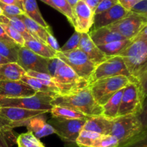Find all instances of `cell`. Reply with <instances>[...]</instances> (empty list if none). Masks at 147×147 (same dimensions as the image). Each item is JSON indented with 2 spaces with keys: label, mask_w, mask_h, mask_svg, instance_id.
<instances>
[{
  "label": "cell",
  "mask_w": 147,
  "mask_h": 147,
  "mask_svg": "<svg viewBox=\"0 0 147 147\" xmlns=\"http://www.w3.org/2000/svg\"><path fill=\"white\" fill-rule=\"evenodd\" d=\"M122 57L134 81L146 88L147 76V38L136 36L131 43L119 55Z\"/></svg>",
  "instance_id": "obj_1"
},
{
  "label": "cell",
  "mask_w": 147,
  "mask_h": 147,
  "mask_svg": "<svg viewBox=\"0 0 147 147\" xmlns=\"http://www.w3.org/2000/svg\"><path fill=\"white\" fill-rule=\"evenodd\" d=\"M50 104L72 108L88 117L103 113V108L96 103L91 94L89 86L65 95L55 94Z\"/></svg>",
  "instance_id": "obj_2"
},
{
  "label": "cell",
  "mask_w": 147,
  "mask_h": 147,
  "mask_svg": "<svg viewBox=\"0 0 147 147\" xmlns=\"http://www.w3.org/2000/svg\"><path fill=\"white\" fill-rule=\"evenodd\" d=\"M110 135L118 139L119 146L145 137L146 131L139 115H126L112 120Z\"/></svg>",
  "instance_id": "obj_3"
},
{
  "label": "cell",
  "mask_w": 147,
  "mask_h": 147,
  "mask_svg": "<svg viewBox=\"0 0 147 147\" xmlns=\"http://www.w3.org/2000/svg\"><path fill=\"white\" fill-rule=\"evenodd\" d=\"M146 88L134 81H131L123 89L118 116L139 115L144 110Z\"/></svg>",
  "instance_id": "obj_4"
},
{
  "label": "cell",
  "mask_w": 147,
  "mask_h": 147,
  "mask_svg": "<svg viewBox=\"0 0 147 147\" xmlns=\"http://www.w3.org/2000/svg\"><path fill=\"white\" fill-rule=\"evenodd\" d=\"M130 82L129 78L119 76L100 79L88 86L94 100L103 106L116 92L124 88Z\"/></svg>",
  "instance_id": "obj_5"
},
{
  "label": "cell",
  "mask_w": 147,
  "mask_h": 147,
  "mask_svg": "<svg viewBox=\"0 0 147 147\" xmlns=\"http://www.w3.org/2000/svg\"><path fill=\"white\" fill-rule=\"evenodd\" d=\"M55 93L37 92L34 95L20 98H0V107H16L34 111H45L50 113V104Z\"/></svg>",
  "instance_id": "obj_6"
},
{
  "label": "cell",
  "mask_w": 147,
  "mask_h": 147,
  "mask_svg": "<svg viewBox=\"0 0 147 147\" xmlns=\"http://www.w3.org/2000/svg\"><path fill=\"white\" fill-rule=\"evenodd\" d=\"M56 57L70 66L79 77L87 83L96 67V65L92 63L87 55L79 48L66 53L57 52Z\"/></svg>",
  "instance_id": "obj_7"
},
{
  "label": "cell",
  "mask_w": 147,
  "mask_h": 147,
  "mask_svg": "<svg viewBox=\"0 0 147 147\" xmlns=\"http://www.w3.org/2000/svg\"><path fill=\"white\" fill-rule=\"evenodd\" d=\"M52 77L58 84L60 91L59 95L68 94L88 86L86 80L79 77L70 66L62 60Z\"/></svg>",
  "instance_id": "obj_8"
},
{
  "label": "cell",
  "mask_w": 147,
  "mask_h": 147,
  "mask_svg": "<svg viewBox=\"0 0 147 147\" xmlns=\"http://www.w3.org/2000/svg\"><path fill=\"white\" fill-rule=\"evenodd\" d=\"M87 119H65L52 118L48 123L54 129L55 134L63 142L71 146H76V139L83 129Z\"/></svg>",
  "instance_id": "obj_9"
},
{
  "label": "cell",
  "mask_w": 147,
  "mask_h": 147,
  "mask_svg": "<svg viewBox=\"0 0 147 147\" xmlns=\"http://www.w3.org/2000/svg\"><path fill=\"white\" fill-rule=\"evenodd\" d=\"M146 26H147V16L129 11L127 16L107 27L120 34L126 40H133Z\"/></svg>",
  "instance_id": "obj_10"
},
{
  "label": "cell",
  "mask_w": 147,
  "mask_h": 147,
  "mask_svg": "<svg viewBox=\"0 0 147 147\" xmlns=\"http://www.w3.org/2000/svg\"><path fill=\"white\" fill-rule=\"evenodd\" d=\"M119 76H126L131 80L130 74L122 57L119 55L111 56L103 63L96 65L88 83L90 85L100 79Z\"/></svg>",
  "instance_id": "obj_11"
},
{
  "label": "cell",
  "mask_w": 147,
  "mask_h": 147,
  "mask_svg": "<svg viewBox=\"0 0 147 147\" xmlns=\"http://www.w3.org/2000/svg\"><path fill=\"white\" fill-rule=\"evenodd\" d=\"M48 60L37 55L24 46L20 47L18 50L17 63L25 72L30 70L49 74Z\"/></svg>",
  "instance_id": "obj_12"
},
{
  "label": "cell",
  "mask_w": 147,
  "mask_h": 147,
  "mask_svg": "<svg viewBox=\"0 0 147 147\" xmlns=\"http://www.w3.org/2000/svg\"><path fill=\"white\" fill-rule=\"evenodd\" d=\"M73 10L75 19V31L80 33H88L93 27L94 12L81 0L78 2Z\"/></svg>",
  "instance_id": "obj_13"
},
{
  "label": "cell",
  "mask_w": 147,
  "mask_h": 147,
  "mask_svg": "<svg viewBox=\"0 0 147 147\" xmlns=\"http://www.w3.org/2000/svg\"><path fill=\"white\" fill-rule=\"evenodd\" d=\"M129 13V11L118 3L103 12L94 14L92 30L107 27L127 16Z\"/></svg>",
  "instance_id": "obj_14"
},
{
  "label": "cell",
  "mask_w": 147,
  "mask_h": 147,
  "mask_svg": "<svg viewBox=\"0 0 147 147\" xmlns=\"http://www.w3.org/2000/svg\"><path fill=\"white\" fill-rule=\"evenodd\" d=\"M37 93L24 83L19 81L0 80V98L30 96Z\"/></svg>",
  "instance_id": "obj_15"
},
{
  "label": "cell",
  "mask_w": 147,
  "mask_h": 147,
  "mask_svg": "<svg viewBox=\"0 0 147 147\" xmlns=\"http://www.w3.org/2000/svg\"><path fill=\"white\" fill-rule=\"evenodd\" d=\"M78 48L82 50L87 55L89 60L96 65L103 63L109 57L105 55L99 50L98 46L94 44L90 39L88 33H81Z\"/></svg>",
  "instance_id": "obj_16"
},
{
  "label": "cell",
  "mask_w": 147,
  "mask_h": 147,
  "mask_svg": "<svg viewBox=\"0 0 147 147\" xmlns=\"http://www.w3.org/2000/svg\"><path fill=\"white\" fill-rule=\"evenodd\" d=\"M112 127V120L103 115L89 117L85 122L82 130L89 131L100 135H110Z\"/></svg>",
  "instance_id": "obj_17"
},
{
  "label": "cell",
  "mask_w": 147,
  "mask_h": 147,
  "mask_svg": "<svg viewBox=\"0 0 147 147\" xmlns=\"http://www.w3.org/2000/svg\"><path fill=\"white\" fill-rule=\"evenodd\" d=\"M88 34L92 41L97 46L103 45L112 42L126 40L120 34L113 31L108 27L90 30Z\"/></svg>",
  "instance_id": "obj_18"
},
{
  "label": "cell",
  "mask_w": 147,
  "mask_h": 147,
  "mask_svg": "<svg viewBox=\"0 0 147 147\" xmlns=\"http://www.w3.org/2000/svg\"><path fill=\"white\" fill-rule=\"evenodd\" d=\"M44 115H40L32 118L26 126L27 131L32 132L37 139L55 134L53 127L43 119Z\"/></svg>",
  "instance_id": "obj_19"
},
{
  "label": "cell",
  "mask_w": 147,
  "mask_h": 147,
  "mask_svg": "<svg viewBox=\"0 0 147 147\" xmlns=\"http://www.w3.org/2000/svg\"><path fill=\"white\" fill-rule=\"evenodd\" d=\"M25 73V70L17 63L0 65V80L19 81Z\"/></svg>",
  "instance_id": "obj_20"
},
{
  "label": "cell",
  "mask_w": 147,
  "mask_h": 147,
  "mask_svg": "<svg viewBox=\"0 0 147 147\" xmlns=\"http://www.w3.org/2000/svg\"><path fill=\"white\" fill-rule=\"evenodd\" d=\"M17 17L22 21L29 32L36 40H38V41L46 44L47 32V31H51V30H47L45 28L31 20L25 14H21V15L17 16Z\"/></svg>",
  "instance_id": "obj_21"
},
{
  "label": "cell",
  "mask_w": 147,
  "mask_h": 147,
  "mask_svg": "<svg viewBox=\"0 0 147 147\" xmlns=\"http://www.w3.org/2000/svg\"><path fill=\"white\" fill-rule=\"evenodd\" d=\"M24 14L31 20L37 22L47 30H52L51 27L44 20L40 11L36 0H25L23 3Z\"/></svg>",
  "instance_id": "obj_22"
},
{
  "label": "cell",
  "mask_w": 147,
  "mask_h": 147,
  "mask_svg": "<svg viewBox=\"0 0 147 147\" xmlns=\"http://www.w3.org/2000/svg\"><path fill=\"white\" fill-rule=\"evenodd\" d=\"M123 89L122 88L116 92L107 102L106 104L102 106L103 108V115L107 119L110 120H113L118 117L119 107L121 105L122 94H123Z\"/></svg>",
  "instance_id": "obj_23"
},
{
  "label": "cell",
  "mask_w": 147,
  "mask_h": 147,
  "mask_svg": "<svg viewBox=\"0 0 147 147\" xmlns=\"http://www.w3.org/2000/svg\"><path fill=\"white\" fill-rule=\"evenodd\" d=\"M24 46L36 55L41 56L44 58L53 59L56 57L57 55V52L53 50L47 45L34 39L24 42Z\"/></svg>",
  "instance_id": "obj_24"
},
{
  "label": "cell",
  "mask_w": 147,
  "mask_h": 147,
  "mask_svg": "<svg viewBox=\"0 0 147 147\" xmlns=\"http://www.w3.org/2000/svg\"><path fill=\"white\" fill-rule=\"evenodd\" d=\"M53 118H60L65 119H88V116L67 106H54L50 110Z\"/></svg>",
  "instance_id": "obj_25"
},
{
  "label": "cell",
  "mask_w": 147,
  "mask_h": 147,
  "mask_svg": "<svg viewBox=\"0 0 147 147\" xmlns=\"http://www.w3.org/2000/svg\"><path fill=\"white\" fill-rule=\"evenodd\" d=\"M132 40H123L119 41L112 42L108 44L99 45L98 47L99 50L108 57L111 56H117L121 53L131 43Z\"/></svg>",
  "instance_id": "obj_26"
},
{
  "label": "cell",
  "mask_w": 147,
  "mask_h": 147,
  "mask_svg": "<svg viewBox=\"0 0 147 147\" xmlns=\"http://www.w3.org/2000/svg\"><path fill=\"white\" fill-rule=\"evenodd\" d=\"M0 23H5V24L12 27L14 30H17L22 36L24 41L34 39L27 30L22 21L17 17H6L4 15L0 16Z\"/></svg>",
  "instance_id": "obj_27"
},
{
  "label": "cell",
  "mask_w": 147,
  "mask_h": 147,
  "mask_svg": "<svg viewBox=\"0 0 147 147\" xmlns=\"http://www.w3.org/2000/svg\"><path fill=\"white\" fill-rule=\"evenodd\" d=\"M26 75L36 78L38 81L42 83L43 85L50 88L55 94H60V93L58 84L55 81L53 78L50 75L46 74V73H38V72L30 71V70L26 72Z\"/></svg>",
  "instance_id": "obj_28"
},
{
  "label": "cell",
  "mask_w": 147,
  "mask_h": 147,
  "mask_svg": "<svg viewBox=\"0 0 147 147\" xmlns=\"http://www.w3.org/2000/svg\"><path fill=\"white\" fill-rule=\"evenodd\" d=\"M101 136L89 131L81 130L76 139V146L79 147H92L96 140Z\"/></svg>",
  "instance_id": "obj_29"
},
{
  "label": "cell",
  "mask_w": 147,
  "mask_h": 147,
  "mask_svg": "<svg viewBox=\"0 0 147 147\" xmlns=\"http://www.w3.org/2000/svg\"><path fill=\"white\" fill-rule=\"evenodd\" d=\"M55 7V9L60 11L67 19L73 27H75V19L73 10L66 0H51Z\"/></svg>",
  "instance_id": "obj_30"
},
{
  "label": "cell",
  "mask_w": 147,
  "mask_h": 147,
  "mask_svg": "<svg viewBox=\"0 0 147 147\" xmlns=\"http://www.w3.org/2000/svg\"><path fill=\"white\" fill-rule=\"evenodd\" d=\"M16 142L20 147H45L39 139L30 131L19 135Z\"/></svg>",
  "instance_id": "obj_31"
},
{
  "label": "cell",
  "mask_w": 147,
  "mask_h": 147,
  "mask_svg": "<svg viewBox=\"0 0 147 147\" xmlns=\"http://www.w3.org/2000/svg\"><path fill=\"white\" fill-rule=\"evenodd\" d=\"M20 46L10 45L0 41V55L5 57L12 63H17L18 50Z\"/></svg>",
  "instance_id": "obj_32"
},
{
  "label": "cell",
  "mask_w": 147,
  "mask_h": 147,
  "mask_svg": "<svg viewBox=\"0 0 147 147\" xmlns=\"http://www.w3.org/2000/svg\"><path fill=\"white\" fill-rule=\"evenodd\" d=\"M22 83H24V84H26L27 86H28L29 87L31 88L32 89L34 90L37 92H43V93H55L50 88L47 87L45 85H43L42 83H40V81L37 80L36 78L32 77H30V76L25 75L23 76L20 79Z\"/></svg>",
  "instance_id": "obj_33"
},
{
  "label": "cell",
  "mask_w": 147,
  "mask_h": 147,
  "mask_svg": "<svg viewBox=\"0 0 147 147\" xmlns=\"http://www.w3.org/2000/svg\"><path fill=\"white\" fill-rule=\"evenodd\" d=\"M0 24H1V27L4 29V31H5L7 36H8L13 42H15L17 45L20 46V47H24V42L25 41H24L22 36L17 30H14L12 27H11V26L9 25V24H5V23H0Z\"/></svg>",
  "instance_id": "obj_34"
},
{
  "label": "cell",
  "mask_w": 147,
  "mask_h": 147,
  "mask_svg": "<svg viewBox=\"0 0 147 147\" xmlns=\"http://www.w3.org/2000/svg\"><path fill=\"white\" fill-rule=\"evenodd\" d=\"M119 142L118 139L111 135H101L95 142L92 147H118Z\"/></svg>",
  "instance_id": "obj_35"
},
{
  "label": "cell",
  "mask_w": 147,
  "mask_h": 147,
  "mask_svg": "<svg viewBox=\"0 0 147 147\" xmlns=\"http://www.w3.org/2000/svg\"><path fill=\"white\" fill-rule=\"evenodd\" d=\"M80 37H81V33L75 31L73 35L67 40V42L63 47H60L59 52H60V53H66V52L71 51V50H74L78 48Z\"/></svg>",
  "instance_id": "obj_36"
},
{
  "label": "cell",
  "mask_w": 147,
  "mask_h": 147,
  "mask_svg": "<svg viewBox=\"0 0 147 147\" xmlns=\"http://www.w3.org/2000/svg\"><path fill=\"white\" fill-rule=\"evenodd\" d=\"M0 7L3 10V15L6 17H17V16L24 14V10L15 5H8L0 3Z\"/></svg>",
  "instance_id": "obj_37"
},
{
  "label": "cell",
  "mask_w": 147,
  "mask_h": 147,
  "mask_svg": "<svg viewBox=\"0 0 147 147\" xmlns=\"http://www.w3.org/2000/svg\"><path fill=\"white\" fill-rule=\"evenodd\" d=\"M129 11L134 14L147 16V0H139L135 3Z\"/></svg>",
  "instance_id": "obj_38"
},
{
  "label": "cell",
  "mask_w": 147,
  "mask_h": 147,
  "mask_svg": "<svg viewBox=\"0 0 147 147\" xmlns=\"http://www.w3.org/2000/svg\"><path fill=\"white\" fill-rule=\"evenodd\" d=\"M118 3H119L118 0H101L94 11V14L103 12L111 8Z\"/></svg>",
  "instance_id": "obj_39"
},
{
  "label": "cell",
  "mask_w": 147,
  "mask_h": 147,
  "mask_svg": "<svg viewBox=\"0 0 147 147\" xmlns=\"http://www.w3.org/2000/svg\"><path fill=\"white\" fill-rule=\"evenodd\" d=\"M46 44L51 47L53 50L55 51L59 52L60 51V46H59L58 42H57V40L55 37H54L53 34V32L51 31H47V39H46Z\"/></svg>",
  "instance_id": "obj_40"
},
{
  "label": "cell",
  "mask_w": 147,
  "mask_h": 147,
  "mask_svg": "<svg viewBox=\"0 0 147 147\" xmlns=\"http://www.w3.org/2000/svg\"><path fill=\"white\" fill-rule=\"evenodd\" d=\"M118 147H147L146 136L136 139V140L133 141V142H131L129 143Z\"/></svg>",
  "instance_id": "obj_41"
},
{
  "label": "cell",
  "mask_w": 147,
  "mask_h": 147,
  "mask_svg": "<svg viewBox=\"0 0 147 147\" xmlns=\"http://www.w3.org/2000/svg\"><path fill=\"white\" fill-rule=\"evenodd\" d=\"M61 60H60L57 57H55L53 59H49L48 60V71L49 75L51 76H53L54 73L55 72L56 69L57 68L58 65H60Z\"/></svg>",
  "instance_id": "obj_42"
},
{
  "label": "cell",
  "mask_w": 147,
  "mask_h": 147,
  "mask_svg": "<svg viewBox=\"0 0 147 147\" xmlns=\"http://www.w3.org/2000/svg\"><path fill=\"white\" fill-rule=\"evenodd\" d=\"M0 41L7 43V44L8 45H14V46L17 45L14 42H13L12 40H11V39L7 36V34H6L5 31H4V29L2 28V27H1V24H0Z\"/></svg>",
  "instance_id": "obj_43"
},
{
  "label": "cell",
  "mask_w": 147,
  "mask_h": 147,
  "mask_svg": "<svg viewBox=\"0 0 147 147\" xmlns=\"http://www.w3.org/2000/svg\"><path fill=\"white\" fill-rule=\"evenodd\" d=\"M138 1H139V0H118L119 4H120L122 7H124L128 11H129L130 9L132 7V6L135 3L137 2Z\"/></svg>",
  "instance_id": "obj_44"
},
{
  "label": "cell",
  "mask_w": 147,
  "mask_h": 147,
  "mask_svg": "<svg viewBox=\"0 0 147 147\" xmlns=\"http://www.w3.org/2000/svg\"><path fill=\"white\" fill-rule=\"evenodd\" d=\"M0 3L4 4H8V5H15L23 9V4L20 0H0Z\"/></svg>",
  "instance_id": "obj_45"
},
{
  "label": "cell",
  "mask_w": 147,
  "mask_h": 147,
  "mask_svg": "<svg viewBox=\"0 0 147 147\" xmlns=\"http://www.w3.org/2000/svg\"><path fill=\"white\" fill-rule=\"evenodd\" d=\"M81 1H84V2L91 9L92 11L94 12L96 7H97V6L98 5V4L100 3V1H101V0H81Z\"/></svg>",
  "instance_id": "obj_46"
},
{
  "label": "cell",
  "mask_w": 147,
  "mask_h": 147,
  "mask_svg": "<svg viewBox=\"0 0 147 147\" xmlns=\"http://www.w3.org/2000/svg\"><path fill=\"white\" fill-rule=\"evenodd\" d=\"M66 1H67V3L70 4V6L72 7V9H73V8L75 7V6L78 4V2L80 0H66Z\"/></svg>",
  "instance_id": "obj_47"
},
{
  "label": "cell",
  "mask_w": 147,
  "mask_h": 147,
  "mask_svg": "<svg viewBox=\"0 0 147 147\" xmlns=\"http://www.w3.org/2000/svg\"><path fill=\"white\" fill-rule=\"evenodd\" d=\"M11 63V62H10L9 60H7V58H5V57L0 55V65L5 64V63ZM11 63H12V62H11Z\"/></svg>",
  "instance_id": "obj_48"
},
{
  "label": "cell",
  "mask_w": 147,
  "mask_h": 147,
  "mask_svg": "<svg viewBox=\"0 0 147 147\" xmlns=\"http://www.w3.org/2000/svg\"><path fill=\"white\" fill-rule=\"evenodd\" d=\"M40 1H42V2H44L45 4H47V5H49L50 7H53V9H55V7H54V5H53V3H52L51 0H40Z\"/></svg>",
  "instance_id": "obj_49"
},
{
  "label": "cell",
  "mask_w": 147,
  "mask_h": 147,
  "mask_svg": "<svg viewBox=\"0 0 147 147\" xmlns=\"http://www.w3.org/2000/svg\"><path fill=\"white\" fill-rule=\"evenodd\" d=\"M3 14H4V13H3V10L1 9V7H0V16H2Z\"/></svg>",
  "instance_id": "obj_50"
},
{
  "label": "cell",
  "mask_w": 147,
  "mask_h": 147,
  "mask_svg": "<svg viewBox=\"0 0 147 147\" xmlns=\"http://www.w3.org/2000/svg\"><path fill=\"white\" fill-rule=\"evenodd\" d=\"M20 1H21V2H22V4H23V3H24V1H25V0H20Z\"/></svg>",
  "instance_id": "obj_51"
},
{
  "label": "cell",
  "mask_w": 147,
  "mask_h": 147,
  "mask_svg": "<svg viewBox=\"0 0 147 147\" xmlns=\"http://www.w3.org/2000/svg\"><path fill=\"white\" fill-rule=\"evenodd\" d=\"M0 147H2V146H0Z\"/></svg>",
  "instance_id": "obj_52"
},
{
  "label": "cell",
  "mask_w": 147,
  "mask_h": 147,
  "mask_svg": "<svg viewBox=\"0 0 147 147\" xmlns=\"http://www.w3.org/2000/svg\"><path fill=\"white\" fill-rule=\"evenodd\" d=\"M18 147H20V146H18Z\"/></svg>",
  "instance_id": "obj_53"
}]
</instances>
